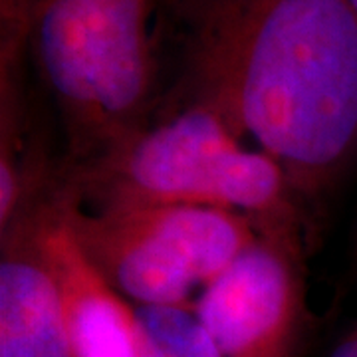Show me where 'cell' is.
<instances>
[{
  "label": "cell",
  "instance_id": "7a4b0ae2",
  "mask_svg": "<svg viewBox=\"0 0 357 357\" xmlns=\"http://www.w3.org/2000/svg\"><path fill=\"white\" fill-rule=\"evenodd\" d=\"M82 203L199 204L246 217L260 236L304 248L306 220L290 181L211 102L187 89L177 112L86 165H68Z\"/></svg>",
  "mask_w": 357,
  "mask_h": 357
},
{
  "label": "cell",
  "instance_id": "3957f363",
  "mask_svg": "<svg viewBox=\"0 0 357 357\" xmlns=\"http://www.w3.org/2000/svg\"><path fill=\"white\" fill-rule=\"evenodd\" d=\"M28 52L64 121L70 165L105 155L151 121L153 0H22Z\"/></svg>",
  "mask_w": 357,
  "mask_h": 357
},
{
  "label": "cell",
  "instance_id": "8992f818",
  "mask_svg": "<svg viewBox=\"0 0 357 357\" xmlns=\"http://www.w3.org/2000/svg\"><path fill=\"white\" fill-rule=\"evenodd\" d=\"M64 171L0 230V357H72L62 298L44 248Z\"/></svg>",
  "mask_w": 357,
  "mask_h": 357
},
{
  "label": "cell",
  "instance_id": "ba28073f",
  "mask_svg": "<svg viewBox=\"0 0 357 357\" xmlns=\"http://www.w3.org/2000/svg\"><path fill=\"white\" fill-rule=\"evenodd\" d=\"M147 357H222L192 307L137 306Z\"/></svg>",
  "mask_w": 357,
  "mask_h": 357
},
{
  "label": "cell",
  "instance_id": "277c9868",
  "mask_svg": "<svg viewBox=\"0 0 357 357\" xmlns=\"http://www.w3.org/2000/svg\"><path fill=\"white\" fill-rule=\"evenodd\" d=\"M68 222L84 252L135 306H191L260 236L243 215L199 204H109L74 199Z\"/></svg>",
  "mask_w": 357,
  "mask_h": 357
},
{
  "label": "cell",
  "instance_id": "9c48e42d",
  "mask_svg": "<svg viewBox=\"0 0 357 357\" xmlns=\"http://www.w3.org/2000/svg\"><path fill=\"white\" fill-rule=\"evenodd\" d=\"M330 357H357V326L333 347Z\"/></svg>",
  "mask_w": 357,
  "mask_h": 357
},
{
  "label": "cell",
  "instance_id": "6da1fadb",
  "mask_svg": "<svg viewBox=\"0 0 357 357\" xmlns=\"http://www.w3.org/2000/svg\"><path fill=\"white\" fill-rule=\"evenodd\" d=\"M187 89L319 203L357 153V10L349 0H185ZM304 208V206H302Z\"/></svg>",
  "mask_w": 357,
  "mask_h": 357
},
{
  "label": "cell",
  "instance_id": "52a82bcc",
  "mask_svg": "<svg viewBox=\"0 0 357 357\" xmlns=\"http://www.w3.org/2000/svg\"><path fill=\"white\" fill-rule=\"evenodd\" d=\"M76 197L66 169L44 229L72 357H147L137 306L107 282L70 229L68 208Z\"/></svg>",
  "mask_w": 357,
  "mask_h": 357
},
{
  "label": "cell",
  "instance_id": "5b68a950",
  "mask_svg": "<svg viewBox=\"0 0 357 357\" xmlns=\"http://www.w3.org/2000/svg\"><path fill=\"white\" fill-rule=\"evenodd\" d=\"M192 312L222 357H294L306 321L302 248L258 236Z\"/></svg>",
  "mask_w": 357,
  "mask_h": 357
},
{
  "label": "cell",
  "instance_id": "30bf717a",
  "mask_svg": "<svg viewBox=\"0 0 357 357\" xmlns=\"http://www.w3.org/2000/svg\"><path fill=\"white\" fill-rule=\"evenodd\" d=\"M349 2H351V6L357 10V0H349Z\"/></svg>",
  "mask_w": 357,
  "mask_h": 357
}]
</instances>
